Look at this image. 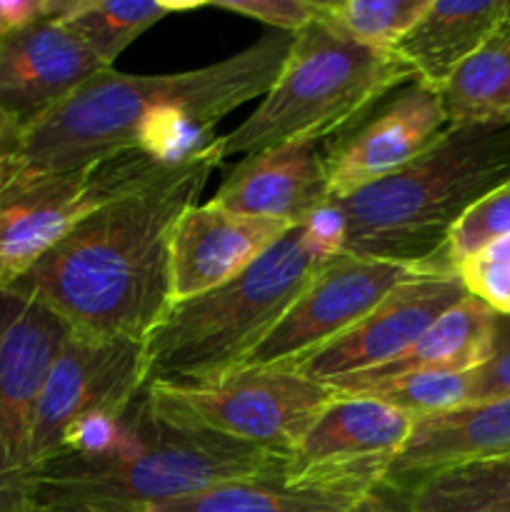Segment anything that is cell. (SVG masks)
<instances>
[{
    "label": "cell",
    "instance_id": "1",
    "mask_svg": "<svg viewBox=\"0 0 510 512\" xmlns=\"http://www.w3.org/2000/svg\"><path fill=\"white\" fill-rule=\"evenodd\" d=\"M293 35L265 33L258 43L203 68L128 75L108 68L23 125L18 158L3 185L73 173L113 155L183 160L215 138L228 113L273 88Z\"/></svg>",
    "mask_w": 510,
    "mask_h": 512
},
{
    "label": "cell",
    "instance_id": "2",
    "mask_svg": "<svg viewBox=\"0 0 510 512\" xmlns=\"http://www.w3.org/2000/svg\"><path fill=\"white\" fill-rule=\"evenodd\" d=\"M223 163L218 135L80 220L3 293L33 300L70 330L145 343L173 305L170 240Z\"/></svg>",
    "mask_w": 510,
    "mask_h": 512
},
{
    "label": "cell",
    "instance_id": "3",
    "mask_svg": "<svg viewBox=\"0 0 510 512\" xmlns=\"http://www.w3.org/2000/svg\"><path fill=\"white\" fill-rule=\"evenodd\" d=\"M288 463L285 453L165 425L150 413L143 393L105 443L35 470L25 483V500L35 508L133 512L235 480L278 478Z\"/></svg>",
    "mask_w": 510,
    "mask_h": 512
},
{
    "label": "cell",
    "instance_id": "4",
    "mask_svg": "<svg viewBox=\"0 0 510 512\" xmlns=\"http://www.w3.org/2000/svg\"><path fill=\"white\" fill-rule=\"evenodd\" d=\"M510 183V120L450 125L438 143L393 175L328 203L340 253L413 268L445 265L455 225Z\"/></svg>",
    "mask_w": 510,
    "mask_h": 512
},
{
    "label": "cell",
    "instance_id": "5",
    "mask_svg": "<svg viewBox=\"0 0 510 512\" xmlns=\"http://www.w3.org/2000/svg\"><path fill=\"white\" fill-rule=\"evenodd\" d=\"M340 253L330 210L290 228L250 268L210 293L170 305L145 340L148 383H215L238 373L305 285Z\"/></svg>",
    "mask_w": 510,
    "mask_h": 512
},
{
    "label": "cell",
    "instance_id": "6",
    "mask_svg": "<svg viewBox=\"0 0 510 512\" xmlns=\"http://www.w3.org/2000/svg\"><path fill=\"white\" fill-rule=\"evenodd\" d=\"M413 80L395 50L360 45L320 20L293 35L288 60L258 108L228 135L220 155H253L288 143H325L380 98Z\"/></svg>",
    "mask_w": 510,
    "mask_h": 512
},
{
    "label": "cell",
    "instance_id": "7",
    "mask_svg": "<svg viewBox=\"0 0 510 512\" xmlns=\"http://www.w3.org/2000/svg\"><path fill=\"white\" fill-rule=\"evenodd\" d=\"M145 385V343L70 330L35 410L28 478L60 455L103 443L145 393Z\"/></svg>",
    "mask_w": 510,
    "mask_h": 512
},
{
    "label": "cell",
    "instance_id": "8",
    "mask_svg": "<svg viewBox=\"0 0 510 512\" xmlns=\"http://www.w3.org/2000/svg\"><path fill=\"white\" fill-rule=\"evenodd\" d=\"M333 398L330 385L298 370H238L215 383L145 385L150 413L165 425L285 455H293Z\"/></svg>",
    "mask_w": 510,
    "mask_h": 512
},
{
    "label": "cell",
    "instance_id": "9",
    "mask_svg": "<svg viewBox=\"0 0 510 512\" xmlns=\"http://www.w3.org/2000/svg\"><path fill=\"white\" fill-rule=\"evenodd\" d=\"M178 163V160H175ZM170 160L133 153L0 188V293L100 205L128 193Z\"/></svg>",
    "mask_w": 510,
    "mask_h": 512
},
{
    "label": "cell",
    "instance_id": "10",
    "mask_svg": "<svg viewBox=\"0 0 510 512\" xmlns=\"http://www.w3.org/2000/svg\"><path fill=\"white\" fill-rule=\"evenodd\" d=\"M423 270L428 268L338 253L315 273L240 370L298 368L303 360L358 325L390 290Z\"/></svg>",
    "mask_w": 510,
    "mask_h": 512
},
{
    "label": "cell",
    "instance_id": "11",
    "mask_svg": "<svg viewBox=\"0 0 510 512\" xmlns=\"http://www.w3.org/2000/svg\"><path fill=\"white\" fill-rule=\"evenodd\" d=\"M70 328L33 300L0 293V512H28L35 410Z\"/></svg>",
    "mask_w": 510,
    "mask_h": 512
},
{
    "label": "cell",
    "instance_id": "12",
    "mask_svg": "<svg viewBox=\"0 0 510 512\" xmlns=\"http://www.w3.org/2000/svg\"><path fill=\"white\" fill-rule=\"evenodd\" d=\"M413 423L408 413L383 400L335 393L290 455L285 478L368 493L383 485Z\"/></svg>",
    "mask_w": 510,
    "mask_h": 512
},
{
    "label": "cell",
    "instance_id": "13",
    "mask_svg": "<svg viewBox=\"0 0 510 512\" xmlns=\"http://www.w3.org/2000/svg\"><path fill=\"white\" fill-rule=\"evenodd\" d=\"M450 128L443 95L408 80L380 98L353 125L325 140L330 200L393 175L433 148Z\"/></svg>",
    "mask_w": 510,
    "mask_h": 512
},
{
    "label": "cell",
    "instance_id": "14",
    "mask_svg": "<svg viewBox=\"0 0 510 512\" xmlns=\"http://www.w3.org/2000/svg\"><path fill=\"white\" fill-rule=\"evenodd\" d=\"M455 268H428L390 290L358 325L298 365L300 375L335 388L393 363L453 305L468 298Z\"/></svg>",
    "mask_w": 510,
    "mask_h": 512
},
{
    "label": "cell",
    "instance_id": "15",
    "mask_svg": "<svg viewBox=\"0 0 510 512\" xmlns=\"http://www.w3.org/2000/svg\"><path fill=\"white\" fill-rule=\"evenodd\" d=\"M295 225L233 213L215 200L193 203L170 240V298L185 303L233 280Z\"/></svg>",
    "mask_w": 510,
    "mask_h": 512
},
{
    "label": "cell",
    "instance_id": "16",
    "mask_svg": "<svg viewBox=\"0 0 510 512\" xmlns=\"http://www.w3.org/2000/svg\"><path fill=\"white\" fill-rule=\"evenodd\" d=\"M58 13L15 30L0 43V110L23 125L108 70L65 28Z\"/></svg>",
    "mask_w": 510,
    "mask_h": 512
},
{
    "label": "cell",
    "instance_id": "17",
    "mask_svg": "<svg viewBox=\"0 0 510 512\" xmlns=\"http://www.w3.org/2000/svg\"><path fill=\"white\" fill-rule=\"evenodd\" d=\"M323 145L305 140L245 155L228 170L213 200L250 218L308 223L330 203Z\"/></svg>",
    "mask_w": 510,
    "mask_h": 512
},
{
    "label": "cell",
    "instance_id": "18",
    "mask_svg": "<svg viewBox=\"0 0 510 512\" xmlns=\"http://www.w3.org/2000/svg\"><path fill=\"white\" fill-rule=\"evenodd\" d=\"M503 455H510V395L415 420L408 440L385 470L383 485L408 493L430 475Z\"/></svg>",
    "mask_w": 510,
    "mask_h": 512
},
{
    "label": "cell",
    "instance_id": "19",
    "mask_svg": "<svg viewBox=\"0 0 510 512\" xmlns=\"http://www.w3.org/2000/svg\"><path fill=\"white\" fill-rule=\"evenodd\" d=\"M505 25H510V0H430L423 18L393 50L415 80L440 93Z\"/></svg>",
    "mask_w": 510,
    "mask_h": 512
},
{
    "label": "cell",
    "instance_id": "20",
    "mask_svg": "<svg viewBox=\"0 0 510 512\" xmlns=\"http://www.w3.org/2000/svg\"><path fill=\"white\" fill-rule=\"evenodd\" d=\"M500 315L490 305L468 295L458 305L440 315L418 343L393 363L365 373L360 378L335 385V393H353L383 380L405 378L420 373H473L483 368L495 353Z\"/></svg>",
    "mask_w": 510,
    "mask_h": 512
},
{
    "label": "cell",
    "instance_id": "21",
    "mask_svg": "<svg viewBox=\"0 0 510 512\" xmlns=\"http://www.w3.org/2000/svg\"><path fill=\"white\" fill-rule=\"evenodd\" d=\"M360 495L363 493L328 485L293 483L285 475H278L235 480L190 498L133 512H345Z\"/></svg>",
    "mask_w": 510,
    "mask_h": 512
},
{
    "label": "cell",
    "instance_id": "22",
    "mask_svg": "<svg viewBox=\"0 0 510 512\" xmlns=\"http://www.w3.org/2000/svg\"><path fill=\"white\" fill-rule=\"evenodd\" d=\"M193 5L163 3V0H65L58 18L65 28L105 65L113 68L115 58L135 38L153 28L165 15L188 10Z\"/></svg>",
    "mask_w": 510,
    "mask_h": 512
},
{
    "label": "cell",
    "instance_id": "23",
    "mask_svg": "<svg viewBox=\"0 0 510 512\" xmlns=\"http://www.w3.org/2000/svg\"><path fill=\"white\" fill-rule=\"evenodd\" d=\"M440 95L450 125L510 120V25L495 33Z\"/></svg>",
    "mask_w": 510,
    "mask_h": 512
},
{
    "label": "cell",
    "instance_id": "24",
    "mask_svg": "<svg viewBox=\"0 0 510 512\" xmlns=\"http://www.w3.org/2000/svg\"><path fill=\"white\" fill-rule=\"evenodd\" d=\"M408 498L415 512H510V455L430 475Z\"/></svg>",
    "mask_w": 510,
    "mask_h": 512
},
{
    "label": "cell",
    "instance_id": "25",
    "mask_svg": "<svg viewBox=\"0 0 510 512\" xmlns=\"http://www.w3.org/2000/svg\"><path fill=\"white\" fill-rule=\"evenodd\" d=\"M428 5L430 0H325L318 20L355 43L393 50Z\"/></svg>",
    "mask_w": 510,
    "mask_h": 512
},
{
    "label": "cell",
    "instance_id": "26",
    "mask_svg": "<svg viewBox=\"0 0 510 512\" xmlns=\"http://www.w3.org/2000/svg\"><path fill=\"white\" fill-rule=\"evenodd\" d=\"M348 395H368L403 410L418 420L425 415L445 413L478 400V380L473 373H420L405 378L383 380Z\"/></svg>",
    "mask_w": 510,
    "mask_h": 512
},
{
    "label": "cell",
    "instance_id": "27",
    "mask_svg": "<svg viewBox=\"0 0 510 512\" xmlns=\"http://www.w3.org/2000/svg\"><path fill=\"white\" fill-rule=\"evenodd\" d=\"M510 235V183L500 185L485 195L465 218L455 225L445 248V263L458 268L460 263L478 255L490 243Z\"/></svg>",
    "mask_w": 510,
    "mask_h": 512
},
{
    "label": "cell",
    "instance_id": "28",
    "mask_svg": "<svg viewBox=\"0 0 510 512\" xmlns=\"http://www.w3.org/2000/svg\"><path fill=\"white\" fill-rule=\"evenodd\" d=\"M455 270L470 295L490 305L500 318H510V235L490 243Z\"/></svg>",
    "mask_w": 510,
    "mask_h": 512
},
{
    "label": "cell",
    "instance_id": "29",
    "mask_svg": "<svg viewBox=\"0 0 510 512\" xmlns=\"http://www.w3.org/2000/svg\"><path fill=\"white\" fill-rule=\"evenodd\" d=\"M213 5L273 25L278 33L290 35L308 28L320 15L318 0H215Z\"/></svg>",
    "mask_w": 510,
    "mask_h": 512
},
{
    "label": "cell",
    "instance_id": "30",
    "mask_svg": "<svg viewBox=\"0 0 510 512\" xmlns=\"http://www.w3.org/2000/svg\"><path fill=\"white\" fill-rule=\"evenodd\" d=\"M475 380H478V400L508 398L510 395V325H503V318H500L493 358L483 368L475 370Z\"/></svg>",
    "mask_w": 510,
    "mask_h": 512
},
{
    "label": "cell",
    "instance_id": "31",
    "mask_svg": "<svg viewBox=\"0 0 510 512\" xmlns=\"http://www.w3.org/2000/svg\"><path fill=\"white\" fill-rule=\"evenodd\" d=\"M63 8V0H0V43L15 30L55 15Z\"/></svg>",
    "mask_w": 510,
    "mask_h": 512
},
{
    "label": "cell",
    "instance_id": "32",
    "mask_svg": "<svg viewBox=\"0 0 510 512\" xmlns=\"http://www.w3.org/2000/svg\"><path fill=\"white\" fill-rule=\"evenodd\" d=\"M345 512H415L405 490L390 488V485H378L360 495Z\"/></svg>",
    "mask_w": 510,
    "mask_h": 512
},
{
    "label": "cell",
    "instance_id": "33",
    "mask_svg": "<svg viewBox=\"0 0 510 512\" xmlns=\"http://www.w3.org/2000/svg\"><path fill=\"white\" fill-rule=\"evenodd\" d=\"M20 140H23V123L0 110V188L8 180L10 168L18 158Z\"/></svg>",
    "mask_w": 510,
    "mask_h": 512
},
{
    "label": "cell",
    "instance_id": "34",
    "mask_svg": "<svg viewBox=\"0 0 510 512\" xmlns=\"http://www.w3.org/2000/svg\"><path fill=\"white\" fill-rule=\"evenodd\" d=\"M30 512H113V510H95V508H70V505H53V508H35L28 505Z\"/></svg>",
    "mask_w": 510,
    "mask_h": 512
}]
</instances>
